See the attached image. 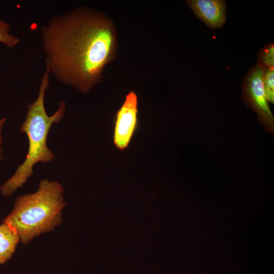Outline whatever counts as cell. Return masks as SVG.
Segmentation results:
<instances>
[{
	"instance_id": "10",
	"label": "cell",
	"mask_w": 274,
	"mask_h": 274,
	"mask_svg": "<svg viewBox=\"0 0 274 274\" xmlns=\"http://www.w3.org/2000/svg\"><path fill=\"white\" fill-rule=\"evenodd\" d=\"M10 24L0 19V43L10 48L16 47L19 39L10 33Z\"/></svg>"
},
{
	"instance_id": "2",
	"label": "cell",
	"mask_w": 274,
	"mask_h": 274,
	"mask_svg": "<svg viewBox=\"0 0 274 274\" xmlns=\"http://www.w3.org/2000/svg\"><path fill=\"white\" fill-rule=\"evenodd\" d=\"M50 72L48 67L41 81L37 99L27 106L26 118L20 128L28 139V150L24 161L17 168L15 174L0 188L2 195L9 196L21 187L33 173V166L40 162H48L54 155L47 146L49 131L54 123L59 122L64 115L66 105L59 104L57 110L51 116L45 111L44 97L49 85Z\"/></svg>"
},
{
	"instance_id": "1",
	"label": "cell",
	"mask_w": 274,
	"mask_h": 274,
	"mask_svg": "<svg viewBox=\"0 0 274 274\" xmlns=\"http://www.w3.org/2000/svg\"><path fill=\"white\" fill-rule=\"evenodd\" d=\"M41 31L50 74L82 92L101 81L117 54L116 25L99 10L78 8L52 17Z\"/></svg>"
},
{
	"instance_id": "7",
	"label": "cell",
	"mask_w": 274,
	"mask_h": 274,
	"mask_svg": "<svg viewBox=\"0 0 274 274\" xmlns=\"http://www.w3.org/2000/svg\"><path fill=\"white\" fill-rule=\"evenodd\" d=\"M19 241L17 232L11 226L5 222L0 225V264L12 257Z\"/></svg>"
},
{
	"instance_id": "6",
	"label": "cell",
	"mask_w": 274,
	"mask_h": 274,
	"mask_svg": "<svg viewBox=\"0 0 274 274\" xmlns=\"http://www.w3.org/2000/svg\"><path fill=\"white\" fill-rule=\"evenodd\" d=\"M195 15L212 29L223 26L226 20V3L223 0H188Z\"/></svg>"
},
{
	"instance_id": "11",
	"label": "cell",
	"mask_w": 274,
	"mask_h": 274,
	"mask_svg": "<svg viewBox=\"0 0 274 274\" xmlns=\"http://www.w3.org/2000/svg\"><path fill=\"white\" fill-rule=\"evenodd\" d=\"M6 119L5 118L0 119V161L2 159V136L1 134V131L2 129L3 126L5 122Z\"/></svg>"
},
{
	"instance_id": "8",
	"label": "cell",
	"mask_w": 274,
	"mask_h": 274,
	"mask_svg": "<svg viewBox=\"0 0 274 274\" xmlns=\"http://www.w3.org/2000/svg\"><path fill=\"white\" fill-rule=\"evenodd\" d=\"M263 86L267 101L274 103V66L263 68Z\"/></svg>"
},
{
	"instance_id": "5",
	"label": "cell",
	"mask_w": 274,
	"mask_h": 274,
	"mask_svg": "<svg viewBox=\"0 0 274 274\" xmlns=\"http://www.w3.org/2000/svg\"><path fill=\"white\" fill-rule=\"evenodd\" d=\"M138 96L131 91L126 95L117 111L115 123L114 143L120 150L126 148L136 129L138 122Z\"/></svg>"
},
{
	"instance_id": "3",
	"label": "cell",
	"mask_w": 274,
	"mask_h": 274,
	"mask_svg": "<svg viewBox=\"0 0 274 274\" xmlns=\"http://www.w3.org/2000/svg\"><path fill=\"white\" fill-rule=\"evenodd\" d=\"M63 189L56 181L44 180L38 190L18 197L11 213L4 220L27 244L35 237L53 229L61 221L65 203Z\"/></svg>"
},
{
	"instance_id": "4",
	"label": "cell",
	"mask_w": 274,
	"mask_h": 274,
	"mask_svg": "<svg viewBox=\"0 0 274 274\" xmlns=\"http://www.w3.org/2000/svg\"><path fill=\"white\" fill-rule=\"evenodd\" d=\"M263 68L257 64L245 76L242 97L247 106L257 114L258 122L269 133L274 132V117L268 104L263 86Z\"/></svg>"
},
{
	"instance_id": "9",
	"label": "cell",
	"mask_w": 274,
	"mask_h": 274,
	"mask_svg": "<svg viewBox=\"0 0 274 274\" xmlns=\"http://www.w3.org/2000/svg\"><path fill=\"white\" fill-rule=\"evenodd\" d=\"M257 64L263 68L274 66V45L269 43L263 47L257 55Z\"/></svg>"
}]
</instances>
